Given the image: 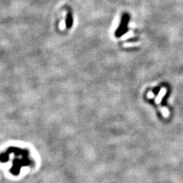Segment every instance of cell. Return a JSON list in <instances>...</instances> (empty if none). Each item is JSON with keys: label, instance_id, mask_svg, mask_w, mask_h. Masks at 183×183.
Returning <instances> with one entry per match:
<instances>
[{"label": "cell", "instance_id": "1", "mask_svg": "<svg viewBox=\"0 0 183 183\" xmlns=\"http://www.w3.org/2000/svg\"><path fill=\"white\" fill-rule=\"evenodd\" d=\"M9 154H13L14 158L12 159V166L10 169V173L13 176H18L20 174L21 169L22 167L34 165V161L30 157V152L27 149L10 147L5 150Z\"/></svg>", "mask_w": 183, "mask_h": 183}, {"label": "cell", "instance_id": "3", "mask_svg": "<svg viewBox=\"0 0 183 183\" xmlns=\"http://www.w3.org/2000/svg\"><path fill=\"white\" fill-rule=\"evenodd\" d=\"M73 16H72V14L70 12H69L67 15H66V27L67 28H70L72 25H73Z\"/></svg>", "mask_w": 183, "mask_h": 183}, {"label": "cell", "instance_id": "2", "mask_svg": "<svg viewBox=\"0 0 183 183\" xmlns=\"http://www.w3.org/2000/svg\"><path fill=\"white\" fill-rule=\"evenodd\" d=\"M129 18H128V16L127 15H124V16L122 17V24L120 25V27L117 28L116 33H115V35L117 37H120L122 34H124L127 31V28H126V24L128 23Z\"/></svg>", "mask_w": 183, "mask_h": 183}]
</instances>
